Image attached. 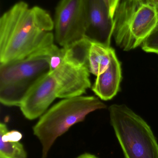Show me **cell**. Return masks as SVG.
I'll use <instances>...</instances> for the list:
<instances>
[{
	"instance_id": "6da1fadb",
	"label": "cell",
	"mask_w": 158,
	"mask_h": 158,
	"mask_svg": "<svg viewBox=\"0 0 158 158\" xmlns=\"http://www.w3.org/2000/svg\"><path fill=\"white\" fill-rule=\"evenodd\" d=\"M53 19L39 6L16 3L0 18V62L6 64L28 56L54 42Z\"/></svg>"
},
{
	"instance_id": "7a4b0ae2",
	"label": "cell",
	"mask_w": 158,
	"mask_h": 158,
	"mask_svg": "<svg viewBox=\"0 0 158 158\" xmlns=\"http://www.w3.org/2000/svg\"><path fill=\"white\" fill-rule=\"evenodd\" d=\"M106 107L99 98L93 96L65 98L53 106L32 128L33 135L41 145V158H47L57 139L72 126L83 121L91 112Z\"/></svg>"
},
{
	"instance_id": "3957f363",
	"label": "cell",
	"mask_w": 158,
	"mask_h": 158,
	"mask_svg": "<svg viewBox=\"0 0 158 158\" xmlns=\"http://www.w3.org/2000/svg\"><path fill=\"white\" fill-rule=\"evenodd\" d=\"M55 44L43 46L28 56L0 65V101L19 106L30 89L50 72L51 53Z\"/></svg>"
},
{
	"instance_id": "277c9868",
	"label": "cell",
	"mask_w": 158,
	"mask_h": 158,
	"mask_svg": "<svg viewBox=\"0 0 158 158\" xmlns=\"http://www.w3.org/2000/svg\"><path fill=\"white\" fill-rule=\"evenodd\" d=\"M116 44L130 51L142 45L158 22V8L151 0H120L114 17Z\"/></svg>"
},
{
	"instance_id": "5b68a950",
	"label": "cell",
	"mask_w": 158,
	"mask_h": 158,
	"mask_svg": "<svg viewBox=\"0 0 158 158\" xmlns=\"http://www.w3.org/2000/svg\"><path fill=\"white\" fill-rule=\"evenodd\" d=\"M110 122L125 158H158V143L150 126L125 105H111Z\"/></svg>"
},
{
	"instance_id": "8992f818",
	"label": "cell",
	"mask_w": 158,
	"mask_h": 158,
	"mask_svg": "<svg viewBox=\"0 0 158 158\" xmlns=\"http://www.w3.org/2000/svg\"><path fill=\"white\" fill-rule=\"evenodd\" d=\"M53 22L55 40L62 47L85 38V0H60L56 7Z\"/></svg>"
},
{
	"instance_id": "52a82bcc",
	"label": "cell",
	"mask_w": 158,
	"mask_h": 158,
	"mask_svg": "<svg viewBox=\"0 0 158 158\" xmlns=\"http://www.w3.org/2000/svg\"><path fill=\"white\" fill-rule=\"evenodd\" d=\"M57 83V98L80 96L91 87L89 67L74 64L63 60L52 72Z\"/></svg>"
},
{
	"instance_id": "ba28073f",
	"label": "cell",
	"mask_w": 158,
	"mask_h": 158,
	"mask_svg": "<svg viewBox=\"0 0 158 158\" xmlns=\"http://www.w3.org/2000/svg\"><path fill=\"white\" fill-rule=\"evenodd\" d=\"M56 80L49 73L40 79L27 93L19 107L24 117L32 120L42 116L57 98Z\"/></svg>"
},
{
	"instance_id": "9c48e42d",
	"label": "cell",
	"mask_w": 158,
	"mask_h": 158,
	"mask_svg": "<svg viewBox=\"0 0 158 158\" xmlns=\"http://www.w3.org/2000/svg\"><path fill=\"white\" fill-rule=\"evenodd\" d=\"M87 27L85 38L93 42L110 47L114 19L109 15L104 0H85Z\"/></svg>"
},
{
	"instance_id": "30bf717a",
	"label": "cell",
	"mask_w": 158,
	"mask_h": 158,
	"mask_svg": "<svg viewBox=\"0 0 158 158\" xmlns=\"http://www.w3.org/2000/svg\"><path fill=\"white\" fill-rule=\"evenodd\" d=\"M110 58L108 67L97 76L92 86L93 92L103 100H110L117 94L122 79L121 64L113 48Z\"/></svg>"
},
{
	"instance_id": "8fae6325",
	"label": "cell",
	"mask_w": 158,
	"mask_h": 158,
	"mask_svg": "<svg viewBox=\"0 0 158 158\" xmlns=\"http://www.w3.org/2000/svg\"><path fill=\"white\" fill-rule=\"evenodd\" d=\"M112 48L92 42L89 55V68L90 73L98 76L108 67L110 62Z\"/></svg>"
},
{
	"instance_id": "7c38bea8",
	"label": "cell",
	"mask_w": 158,
	"mask_h": 158,
	"mask_svg": "<svg viewBox=\"0 0 158 158\" xmlns=\"http://www.w3.org/2000/svg\"><path fill=\"white\" fill-rule=\"evenodd\" d=\"M92 42L84 38L63 47V60L74 64L89 67V55Z\"/></svg>"
},
{
	"instance_id": "4fadbf2b",
	"label": "cell",
	"mask_w": 158,
	"mask_h": 158,
	"mask_svg": "<svg viewBox=\"0 0 158 158\" xmlns=\"http://www.w3.org/2000/svg\"><path fill=\"white\" fill-rule=\"evenodd\" d=\"M28 154L19 142H4L1 140L0 158H27Z\"/></svg>"
},
{
	"instance_id": "5bb4252c",
	"label": "cell",
	"mask_w": 158,
	"mask_h": 158,
	"mask_svg": "<svg viewBox=\"0 0 158 158\" xmlns=\"http://www.w3.org/2000/svg\"><path fill=\"white\" fill-rule=\"evenodd\" d=\"M120 1V0H104L107 6L109 15L112 18L114 19L115 12Z\"/></svg>"
},
{
	"instance_id": "9a60e30c",
	"label": "cell",
	"mask_w": 158,
	"mask_h": 158,
	"mask_svg": "<svg viewBox=\"0 0 158 158\" xmlns=\"http://www.w3.org/2000/svg\"><path fill=\"white\" fill-rule=\"evenodd\" d=\"M75 158H99L93 154L89 153H84L79 155Z\"/></svg>"
},
{
	"instance_id": "2e32d148",
	"label": "cell",
	"mask_w": 158,
	"mask_h": 158,
	"mask_svg": "<svg viewBox=\"0 0 158 158\" xmlns=\"http://www.w3.org/2000/svg\"><path fill=\"white\" fill-rule=\"evenodd\" d=\"M151 1L156 4V5L158 8V0H151Z\"/></svg>"
},
{
	"instance_id": "e0dca14e",
	"label": "cell",
	"mask_w": 158,
	"mask_h": 158,
	"mask_svg": "<svg viewBox=\"0 0 158 158\" xmlns=\"http://www.w3.org/2000/svg\"><path fill=\"white\" fill-rule=\"evenodd\" d=\"M135 1H140V2H143V1H146V0H135Z\"/></svg>"
}]
</instances>
